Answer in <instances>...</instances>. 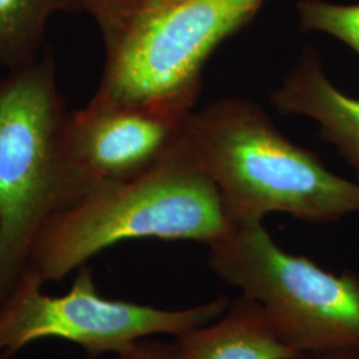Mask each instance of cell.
Instances as JSON below:
<instances>
[{
  "label": "cell",
  "instance_id": "cell-1",
  "mask_svg": "<svg viewBox=\"0 0 359 359\" xmlns=\"http://www.w3.org/2000/svg\"><path fill=\"white\" fill-rule=\"evenodd\" d=\"M187 137L231 228L261 224L271 213L309 224L359 213V182L330 172L249 100L222 99L193 111Z\"/></svg>",
  "mask_w": 359,
  "mask_h": 359
},
{
  "label": "cell",
  "instance_id": "cell-2",
  "mask_svg": "<svg viewBox=\"0 0 359 359\" xmlns=\"http://www.w3.org/2000/svg\"><path fill=\"white\" fill-rule=\"evenodd\" d=\"M231 229L217 188L185 135L173 154L149 173L96 185L52 217L32 245L28 269L44 283L60 281L123 241L158 238L209 246Z\"/></svg>",
  "mask_w": 359,
  "mask_h": 359
},
{
  "label": "cell",
  "instance_id": "cell-3",
  "mask_svg": "<svg viewBox=\"0 0 359 359\" xmlns=\"http://www.w3.org/2000/svg\"><path fill=\"white\" fill-rule=\"evenodd\" d=\"M268 0H83L104 44L90 100L194 105L212 53Z\"/></svg>",
  "mask_w": 359,
  "mask_h": 359
},
{
  "label": "cell",
  "instance_id": "cell-4",
  "mask_svg": "<svg viewBox=\"0 0 359 359\" xmlns=\"http://www.w3.org/2000/svg\"><path fill=\"white\" fill-rule=\"evenodd\" d=\"M68 115L50 50L0 75V305L43 226L92 189L67 148Z\"/></svg>",
  "mask_w": 359,
  "mask_h": 359
},
{
  "label": "cell",
  "instance_id": "cell-5",
  "mask_svg": "<svg viewBox=\"0 0 359 359\" xmlns=\"http://www.w3.org/2000/svg\"><path fill=\"white\" fill-rule=\"evenodd\" d=\"M209 268L257 304L277 337L306 358L359 348V274L286 252L261 224L209 245Z\"/></svg>",
  "mask_w": 359,
  "mask_h": 359
},
{
  "label": "cell",
  "instance_id": "cell-6",
  "mask_svg": "<svg viewBox=\"0 0 359 359\" xmlns=\"http://www.w3.org/2000/svg\"><path fill=\"white\" fill-rule=\"evenodd\" d=\"M44 283L27 269L13 293L0 305V359H8L40 339L74 342L96 358L126 350L158 335L177 338L219 318L231 301L219 295L184 309H160L104 298L92 270L83 265L69 292L43 293Z\"/></svg>",
  "mask_w": 359,
  "mask_h": 359
},
{
  "label": "cell",
  "instance_id": "cell-7",
  "mask_svg": "<svg viewBox=\"0 0 359 359\" xmlns=\"http://www.w3.org/2000/svg\"><path fill=\"white\" fill-rule=\"evenodd\" d=\"M193 107L184 103H100L68 115L67 148L90 187L142 177L184 140Z\"/></svg>",
  "mask_w": 359,
  "mask_h": 359
},
{
  "label": "cell",
  "instance_id": "cell-8",
  "mask_svg": "<svg viewBox=\"0 0 359 359\" xmlns=\"http://www.w3.org/2000/svg\"><path fill=\"white\" fill-rule=\"evenodd\" d=\"M271 104L283 115L314 120L320 136L338 151L359 182V99L334 86L314 47L302 51L294 68L271 93Z\"/></svg>",
  "mask_w": 359,
  "mask_h": 359
},
{
  "label": "cell",
  "instance_id": "cell-9",
  "mask_svg": "<svg viewBox=\"0 0 359 359\" xmlns=\"http://www.w3.org/2000/svg\"><path fill=\"white\" fill-rule=\"evenodd\" d=\"M181 359H306L285 345L261 308L238 295L217 318L175 338Z\"/></svg>",
  "mask_w": 359,
  "mask_h": 359
},
{
  "label": "cell",
  "instance_id": "cell-10",
  "mask_svg": "<svg viewBox=\"0 0 359 359\" xmlns=\"http://www.w3.org/2000/svg\"><path fill=\"white\" fill-rule=\"evenodd\" d=\"M62 13H83V0H0V67L13 71L35 62L48 20Z\"/></svg>",
  "mask_w": 359,
  "mask_h": 359
},
{
  "label": "cell",
  "instance_id": "cell-11",
  "mask_svg": "<svg viewBox=\"0 0 359 359\" xmlns=\"http://www.w3.org/2000/svg\"><path fill=\"white\" fill-rule=\"evenodd\" d=\"M302 32H322L345 43L359 56V4L299 0L295 4Z\"/></svg>",
  "mask_w": 359,
  "mask_h": 359
},
{
  "label": "cell",
  "instance_id": "cell-12",
  "mask_svg": "<svg viewBox=\"0 0 359 359\" xmlns=\"http://www.w3.org/2000/svg\"><path fill=\"white\" fill-rule=\"evenodd\" d=\"M117 359H181L176 341L167 342L156 337L144 338L117 354Z\"/></svg>",
  "mask_w": 359,
  "mask_h": 359
},
{
  "label": "cell",
  "instance_id": "cell-13",
  "mask_svg": "<svg viewBox=\"0 0 359 359\" xmlns=\"http://www.w3.org/2000/svg\"><path fill=\"white\" fill-rule=\"evenodd\" d=\"M306 359H359V348H348V350L323 353V354H317V355H310Z\"/></svg>",
  "mask_w": 359,
  "mask_h": 359
}]
</instances>
